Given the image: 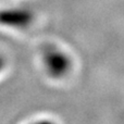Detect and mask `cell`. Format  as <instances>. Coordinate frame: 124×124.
<instances>
[{"mask_svg":"<svg viewBox=\"0 0 124 124\" xmlns=\"http://www.w3.org/2000/svg\"><path fill=\"white\" fill-rule=\"evenodd\" d=\"M43 62L46 72L52 78H63L72 69L71 58L56 47H48L44 50Z\"/></svg>","mask_w":124,"mask_h":124,"instance_id":"cell-1","label":"cell"},{"mask_svg":"<svg viewBox=\"0 0 124 124\" xmlns=\"http://www.w3.org/2000/svg\"><path fill=\"white\" fill-rule=\"evenodd\" d=\"M34 20V15L27 9H6L0 11V24L14 28H26Z\"/></svg>","mask_w":124,"mask_h":124,"instance_id":"cell-2","label":"cell"},{"mask_svg":"<svg viewBox=\"0 0 124 124\" xmlns=\"http://www.w3.org/2000/svg\"><path fill=\"white\" fill-rule=\"evenodd\" d=\"M30 124H56L54 122H52L51 120H37L33 123H30Z\"/></svg>","mask_w":124,"mask_h":124,"instance_id":"cell-3","label":"cell"},{"mask_svg":"<svg viewBox=\"0 0 124 124\" xmlns=\"http://www.w3.org/2000/svg\"><path fill=\"white\" fill-rule=\"evenodd\" d=\"M4 66H6V60H4V58L0 54V72H2Z\"/></svg>","mask_w":124,"mask_h":124,"instance_id":"cell-4","label":"cell"}]
</instances>
